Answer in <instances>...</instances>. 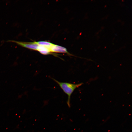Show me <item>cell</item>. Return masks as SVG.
<instances>
[{"label": "cell", "mask_w": 132, "mask_h": 132, "mask_svg": "<svg viewBox=\"0 0 132 132\" xmlns=\"http://www.w3.org/2000/svg\"><path fill=\"white\" fill-rule=\"evenodd\" d=\"M37 51L44 55L49 54L51 52L49 48L39 45Z\"/></svg>", "instance_id": "277c9868"}, {"label": "cell", "mask_w": 132, "mask_h": 132, "mask_svg": "<svg viewBox=\"0 0 132 132\" xmlns=\"http://www.w3.org/2000/svg\"><path fill=\"white\" fill-rule=\"evenodd\" d=\"M50 49L51 52H53L69 54L66 49L65 47L53 44L50 47Z\"/></svg>", "instance_id": "3957f363"}, {"label": "cell", "mask_w": 132, "mask_h": 132, "mask_svg": "<svg viewBox=\"0 0 132 132\" xmlns=\"http://www.w3.org/2000/svg\"><path fill=\"white\" fill-rule=\"evenodd\" d=\"M53 79L58 84L64 92L67 95L68 98L67 103L68 107L70 108V102L71 95L75 90L81 86L83 84V83L75 84L60 82L54 79Z\"/></svg>", "instance_id": "6da1fadb"}, {"label": "cell", "mask_w": 132, "mask_h": 132, "mask_svg": "<svg viewBox=\"0 0 132 132\" xmlns=\"http://www.w3.org/2000/svg\"><path fill=\"white\" fill-rule=\"evenodd\" d=\"M9 42L15 43L22 47L30 49L37 51L39 45L36 42H25L14 40H9Z\"/></svg>", "instance_id": "7a4b0ae2"}, {"label": "cell", "mask_w": 132, "mask_h": 132, "mask_svg": "<svg viewBox=\"0 0 132 132\" xmlns=\"http://www.w3.org/2000/svg\"><path fill=\"white\" fill-rule=\"evenodd\" d=\"M37 44L40 45L44 46L50 48L53 44L45 41H40L37 42Z\"/></svg>", "instance_id": "5b68a950"}]
</instances>
